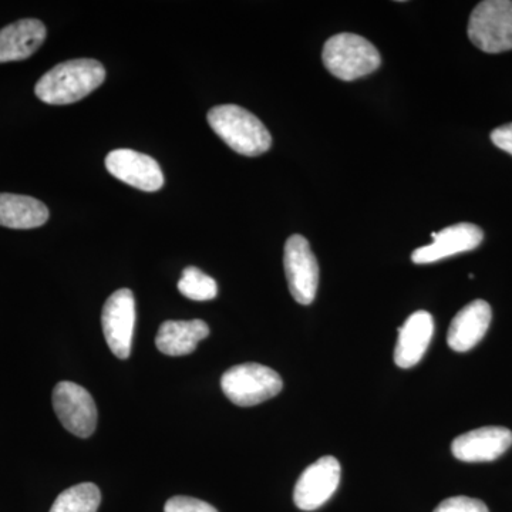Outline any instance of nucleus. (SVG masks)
I'll use <instances>...</instances> for the list:
<instances>
[{
  "label": "nucleus",
  "mask_w": 512,
  "mask_h": 512,
  "mask_svg": "<svg viewBox=\"0 0 512 512\" xmlns=\"http://www.w3.org/2000/svg\"><path fill=\"white\" fill-rule=\"evenodd\" d=\"M340 473L339 461L332 456L319 458L311 464L295 485L293 501L296 507L302 511H315L328 503L338 490Z\"/></svg>",
  "instance_id": "9"
},
{
  "label": "nucleus",
  "mask_w": 512,
  "mask_h": 512,
  "mask_svg": "<svg viewBox=\"0 0 512 512\" xmlns=\"http://www.w3.org/2000/svg\"><path fill=\"white\" fill-rule=\"evenodd\" d=\"M106 168L117 180L137 190L154 192L164 185L160 164L153 157L128 148L111 151L106 157Z\"/></svg>",
  "instance_id": "10"
},
{
  "label": "nucleus",
  "mask_w": 512,
  "mask_h": 512,
  "mask_svg": "<svg viewBox=\"0 0 512 512\" xmlns=\"http://www.w3.org/2000/svg\"><path fill=\"white\" fill-rule=\"evenodd\" d=\"M53 409L64 429L80 439H87L96 430V403L92 394L77 383L56 384L53 390Z\"/></svg>",
  "instance_id": "7"
},
{
  "label": "nucleus",
  "mask_w": 512,
  "mask_h": 512,
  "mask_svg": "<svg viewBox=\"0 0 512 512\" xmlns=\"http://www.w3.org/2000/svg\"><path fill=\"white\" fill-rule=\"evenodd\" d=\"M431 238H433L431 244L424 245L413 252L414 264H434L441 259L473 251L483 242L484 232L477 225L461 222V224L441 229L440 232H433Z\"/></svg>",
  "instance_id": "11"
},
{
  "label": "nucleus",
  "mask_w": 512,
  "mask_h": 512,
  "mask_svg": "<svg viewBox=\"0 0 512 512\" xmlns=\"http://www.w3.org/2000/svg\"><path fill=\"white\" fill-rule=\"evenodd\" d=\"M434 333L433 316L426 311H417L407 318L399 330L394 362L402 369H410L423 359L429 349Z\"/></svg>",
  "instance_id": "14"
},
{
  "label": "nucleus",
  "mask_w": 512,
  "mask_h": 512,
  "mask_svg": "<svg viewBox=\"0 0 512 512\" xmlns=\"http://www.w3.org/2000/svg\"><path fill=\"white\" fill-rule=\"evenodd\" d=\"M100 503L101 493L96 484H77L56 498L50 512H97Z\"/></svg>",
  "instance_id": "18"
},
{
  "label": "nucleus",
  "mask_w": 512,
  "mask_h": 512,
  "mask_svg": "<svg viewBox=\"0 0 512 512\" xmlns=\"http://www.w3.org/2000/svg\"><path fill=\"white\" fill-rule=\"evenodd\" d=\"M222 392L232 403L252 407L281 393L284 382L271 367L244 363L231 367L222 375Z\"/></svg>",
  "instance_id": "4"
},
{
  "label": "nucleus",
  "mask_w": 512,
  "mask_h": 512,
  "mask_svg": "<svg viewBox=\"0 0 512 512\" xmlns=\"http://www.w3.org/2000/svg\"><path fill=\"white\" fill-rule=\"evenodd\" d=\"M434 512H490L483 501L470 497H451L439 504Z\"/></svg>",
  "instance_id": "20"
},
{
  "label": "nucleus",
  "mask_w": 512,
  "mask_h": 512,
  "mask_svg": "<svg viewBox=\"0 0 512 512\" xmlns=\"http://www.w3.org/2000/svg\"><path fill=\"white\" fill-rule=\"evenodd\" d=\"M208 335L210 328L204 320H167L158 329L156 346L167 356L190 355Z\"/></svg>",
  "instance_id": "16"
},
{
  "label": "nucleus",
  "mask_w": 512,
  "mask_h": 512,
  "mask_svg": "<svg viewBox=\"0 0 512 512\" xmlns=\"http://www.w3.org/2000/svg\"><path fill=\"white\" fill-rule=\"evenodd\" d=\"M491 140L495 146L512 156V123L495 128L491 133Z\"/></svg>",
  "instance_id": "22"
},
{
  "label": "nucleus",
  "mask_w": 512,
  "mask_h": 512,
  "mask_svg": "<svg viewBox=\"0 0 512 512\" xmlns=\"http://www.w3.org/2000/svg\"><path fill=\"white\" fill-rule=\"evenodd\" d=\"M164 512H218L217 508L205 501L192 497H173L165 504Z\"/></svg>",
  "instance_id": "21"
},
{
  "label": "nucleus",
  "mask_w": 512,
  "mask_h": 512,
  "mask_svg": "<svg viewBox=\"0 0 512 512\" xmlns=\"http://www.w3.org/2000/svg\"><path fill=\"white\" fill-rule=\"evenodd\" d=\"M46 26L37 19H22L0 30V63L20 62L35 55L45 43Z\"/></svg>",
  "instance_id": "15"
},
{
  "label": "nucleus",
  "mask_w": 512,
  "mask_h": 512,
  "mask_svg": "<svg viewBox=\"0 0 512 512\" xmlns=\"http://www.w3.org/2000/svg\"><path fill=\"white\" fill-rule=\"evenodd\" d=\"M208 123L228 147L242 156H261L272 146L268 128L244 107L235 104L214 107L208 111Z\"/></svg>",
  "instance_id": "2"
},
{
  "label": "nucleus",
  "mask_w": 512,
  "mask_h": 512,
  "mask_svg": "<svg viewBox=\"0 0 512 512\" xmlns=\"http://www.w3.org/2000/svg\"><path fill=\"white\" fill-rule=\"evenodd\" d=\"M106 80V69L94 59H76L57 64L36 83L35 94L53 106L76 103Z\"/></svg>",
  "instance_id": "1"
},
{
  "label": "nucleus",
  "mask_w": 512,
  "mask_h": 512,
  "mask_svg": "<svg viewBox=\"0 0 512 512\" xmlns=\"http://www.w3.org/2000/svg\"><path fill=\"white\" fill-rule=\"evenodd\" d=\"M512 446V433L505 427H481L468 431L451 444L453 456L466 463L494 461Z\"/></svg>",
  "instance_id": "12"
},
{
  "label": "nucleus",
  "mask_w": 512,
  "mask_h": 512,
  "mask_svg": "<svg viewBox=\"0 0 512 512\" xmlns=\"http://www.w3.org/2000/svg\"><path fill=\"white\" fill-rule=\"evenodd\" d=\"M471 43L485 53L512 49L511 0H485L478 3L468 20Z\"/></svg>",
  "instance_id": "5"
},
{
  "label": "nucleus",
  "mask_w": 512,
  "mask_h": 512,
  "mask_svg": "<svg viewBox=\"0 0 512 512\" xmlns=\"http://www.w3.org/2000/svg\"><path fill=\"white\" fill-rule=\"evenodd\" d=\"M104 338L113 355L128 359L136 326V301L130 289H119L104 303L101 313Z\"/></svg>",
  "instance_id": "8"
},
{
  "label": "nucleus",
  "mask_w": 512,
  "mask_h": 512,
  "mask_svg": "<svg viewBox=\"0 0 512 512\" xmlns=\"http://www.w3.org/2000/svg\"><path fill=\"white\" fill-rule=\"evenodd\" d=\"M322 59L330 74L345 82L375 72L382 63L379 50L365 37L353 33L330 37L323 47Z\"/></svg>",
  "instance_id": "3"
},
{
  "label": "nucleus",
  "mask_w": 512,
  "mask_h": 512,
  "mask_svg": "<svg viewBox=\"0 0 512 512\" xmlns=\"http://www.w3.org/2000/svg\"><path fill=\"white\" fill-rule=\"evenodd\" d=\"M284 266L293 299L311 305L318 292L319 265L308 239L296 234L286 241Z\"/></svg>",
  "instance_id": "6"
},
{
  "label": "nucleus",
  "mask_w": 512,
  "mask_h": 512,
  "mask_svg": "<svg viewBox=\"0 0 512 512\" xmlns=\"http://www.w3.org/2000/svg\"><path fill=\"white\" fill-rule=\"evenodd\" d=\"M493 311L487 302L473 301L451 320L447 343L454 352H468L483 340L490 328Z\"/></svg>",
  "instance_id": "13"
},
{
  "label": "nucleus",
  "mask_w": 512,
  "mask_h": 512,
  "mask_svg": "<svg viewBox=\"0 0 512 512\" xmlns=\"http://www.w3.org/2000/svg\"><path fill=\"white\" fill-rule=\"evenodd\" d=\"M49 210L42 201L28 195L0 194V227L32 229L45 225Z\"/></svg>",
  "instance_id": "17"
},
{
  "label": "nucleus",
  "mask_w": 512,
  "mask_h": 512,
  "mask_svg": "<svg viewBox=\"0 0 512 512\" xmlns=\"http://www.w3.org/2000/svg\"><path fill=\"white\" fill-rule=\"evenodd\" d=\"M178 291L191 301H212L217 298L218 285L210 275L204 274L195 266H188L178 281Z\"/></svg>",
  "instance_id": "19"
}]
</instances>
